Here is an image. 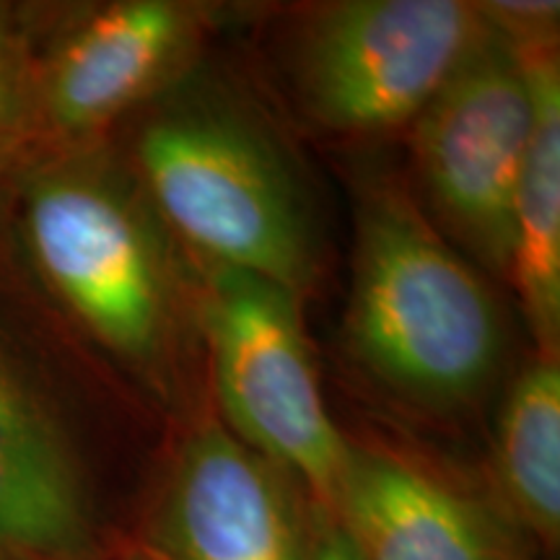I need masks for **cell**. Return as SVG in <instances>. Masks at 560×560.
<instances>
[{"label":"cell","instance_id":"cell-1","mask_svg":"<svg viewBox=\"0 0 560 560\" xmlns=\"http://www.w3.org/2000/svg\"><path fill=\"white\" fill-rule=\"evenodd\" d=\"M21 236L70 317L151 405L185 412L206 359L198 270L125 156L50 151L21 187Z\"/></svg>","mask_w":560,"mask_h":560},{"label":"cell","instance_id":"cell-2","mask_svg":"<svg viewBox=\"0 0 560 560\" xmlns=\"http://www.w3.org/2000/svg\"><path fill=\"white\" fill-rule=\"evenodd\" d=\"M346 346L384 392L436 416L470 408L501 371L503 317L486 278L387 179L355 198Z\"/></svg>","mask_w":560,"mask_h":560},{"label":"cell","instance_id":"cell-3","mask_svg":"<svg viewBox=\"0 0 560 560\" xmlns=\"http://www.w3.org/2000/svg\"><path fill=\"white\" fill-rule=\"evenodd\" d=\"M187 255L283 285L317 278V236L289 153L249 107L192 75L143 109L125 156Z\"/></svg>","mask_w":560,"mask_h":560},{"label":"cell","instance_id":"cell-4","mask_svg":"<svg viewBox=\"0 0 560 560\" xmlns=\"http://www.w3.org/2000/svg\"><path fill=\"white\" fill-rule=\"evenodd\" d=\"M202 350L221 423L330 514L348 439L325 395L299 296L252 272L195 260Z\"/></svg>","mask_w":560,"mask_h":560},{"label":"cell","instance_id":"cell-5","mask_svg":"<svg viewBox=\"0 0 560 560\" xmlns=\"http://www.w3.org/2000/svg\"><path fill=\"white\" fill-rule=\"evenodd\" d=\"M532 122L535 100L524 55L486 24L410 125L412 166L433 226L495 278L511 272L514 198Z\"/></svg>","mask_w":560,"mask_h":560},{"label":"cell","instance_id":"cell-6","mask_svg":"<svg viewBox=\"0 0 560 560\" xmlns=\"http://www.w3.org/2000/svg\"><path fill=\"white\" fill-rule=\"evenodd\" d=\"M482 32L478 3L462 0L322 3L293 37V86L335 136L410 128Z\"/></svg>","mask_w":560,"mask_h":560},{"label":"cell","instance_id":"cell-7","mask_svg":"<svg viewBox=\"0 0 560 560\" xmlns=\"http://www.w3.org/2000/svg\"><path fill=\"white\" fill-rule=\"evenodd\" d=\"M210 11L185 0H120L75 21L34 73V140L50 151L102 143L125 117L195 73Z\"/></svg>","mask_w":560,"mask_h":560},{"label":"cell","instance_id":"cell-8","mask_svg":"<svg viewBox=\"0 0 560 560\" xmlns=\"http://www.w3.org/2000/svg\"><path fill=\"white\" fill-rule=\"evenodd\" d=\"M304 490L221 420L200 418L159 482L149 522L153 560H306ZM312 503V501H310Z\"/></svg>","mask_w":560,"mask_h":560},{"label":"cell","instance_id":"cell-9","mask_svg":"<svg viewBox=\"0 0 560 560\" xmlns=\"http://www.w3.org/2000/svg\"><path fill=\"white\" fill-rule=\"evenodd\" d=\"M94 556V503L68 420L0 340V560Z\"/></svg>","mask_w":560,"mask_h":560},{"label":"cell","instance_id":"cell-10","mask_svg":"<svg viewBox=\"0 0 560 560\" xmlns=\"http://www.w3.org/2000/svg\"><path fill=\"white\" fill-rule=\"evenodd\" d=\"M330 516L361 560H520L486 503L382 446L348 441Z\"/></svg>","mask_w":560,"mask_h":560},{"label":"cell","instance_id":"cell-11","mask_svg":"<svg viewBox=\"0 0 560 560\" xmlns=\"http://www.w3.org/2000/svg\"><path fill=\"white\" fill-rule=\"evenodd\" d=\"M522 52V50H520ZM535 122L514 198L511 272L537 355L560 350V68L558 47L524 50Z\"/></svg>","mask_w":560,"mask_h":560},{"label":"cell","instance_id":"cell-12","mask_svg":"<svg viewBox=\"0 0 560 560\" xmlns=\"http://www.w3.org/2000/svg\"><path fill=\"white\" fill-rule=\"evenodd\" d=\"M495 480L511 520L545 550L560 540V361L537 355L503 397Z\"/></svg>","mask_w":560,"mask_h":560},{"label":"cell","instance_id":"cell-13","mask_svg":"<svg viewBox=\"0 0 560 560\" xmlns=\"http://www.w3.org/2000/svg\"><path fill=\"white\" fill-rule=\"evenodd\" d=\"M34 73L26 32L0 9V172L34 140Z\"/></svg>","mask_w":560,"mask_h":560},{"label":"cell","instance_id":"cell-14","mask_svg":"<svg viewBox=\"0 0 560 560\" xmlns=\"http://www.w3.org/2000/svg\"><path fill=\"white\" fill-rule=\"evenodd\" d=\"M486 24L516 50L558 47V3H478Z\"/></svg>","mask_w":560,"mask_h":560},{"label":"cell","instance_id":"cell-15","mask_svg":"<svg viewBox=\"0 0 560 560\" xmlns=\"http://www.w3.org/2000/svg\"><path fill=\"white\" fill-rule=\"evenodd\" d=\"M306 560H361L359 552L338 527L327 511L312 506V527H310V550Z\"/></svg>","mask_w":560,"mask_h":560},{"label":"cell","instance_id":"cell-16","mask_svg":"<svg viewBox=\"0 0 560 560\" xmlns=\"http://www.w3.org/2000/svg\"><path fill=\"white\" fill-rule=\"evenodd\" d=\"M89 560H109V558H104L102 552H100V556H94V558H89ZM112 560H153V558L145 556V552H136V556H122V558H112Z\"/></svg>","mask_w":560,"mask_h":560}]
</instances>
